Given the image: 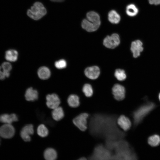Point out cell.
Returning a JSON list of instances; mask_svg holds the SVG:
<instances>
[{"label": "cell", "instance_id": "obj_31", "mask_svg": "<svg viewBox=\"0 0 160 160\" xmlns=\"http://www.w3.org/2000/svg\"><path fill=\"white\" fill-rule=\"evenodd\" d=\"M1 67L3 70L9 72L12 68V66L11 64L7 62L3 63L2 64Z\"/></svg>", "mask_w": 160, "mask_h": 160}, {"label": "cell", "instance_id": "obj_35", "mask_svg": "<svg viewBox=\"0 0 160 160\" xmlns=\"http://www.w3.org/2000/svg\"><path fill=\"white\" fill-rule=\"evenodd\" d=\"M53 2L62 3L64 2L65 0H51Z\"/></svg>", "mask_w": 160, "mask_h": 160}, {"label": "cell", "instance_id": "obj_8", "mask_svg": "<svg viewBox=\"0 0 160 160\" xmlns=\"http://www.w3.org/2000/svg\"><path fill=\"white\" fill-rule=\"evenodd\" d=\"M15 133V129L11 124H5L0 127V136L3 138H10Z\"/></svg>", "mask_w": 160, "mask_h": 160}, {"label": "cell", "instance_id": "obj_7", "mask_svg": "<svg viewBox=\"0 0 160 160\" xmlns=\"http://www.w3.org/2000/svg\"><path fill=\"white\" fill-rule=\"evenodd\" d=\"M120 43V37L116 33H113L111 36H107L103 41V45L109 49L115 48L119 45Z\"/></svg>", "mask_w": 160, "mask_h": 160}, {"label": "cell", "instance_id": "obj_21", "mask_svg": "<svg viewBox=\"0 0 160 160\" xmlns=\"http://www.w3.org/2000/svg\"><path fill=\"white\" fill-rule=\"evenodd\" d=\"M37 73L39 77L43 80L48 79L51 75L49 69L45 66L40 67Z\"/></svg>", "mask_w": 160, "mask_h": 160}, {"label": "cell", "instance_id": "obj_22", "mask_svg": "<svg viewBox=\"0 0 160 160\" xmlns=\"http://www.w3.org/2000/svg\"><path fill=\"white\" fill-rule=\"evenodd\" d=\"M125 11L128 16L131 17H133L138 14L139 10L135 4H130L126 6Z\"/></svg>", "mask_w": 160, "mask_h": 160}, {"label": "cell", "instance_id": "obj_13", "mask_svg": "<svg viewBox=\"0 0 160 160\" xmlns=\"http://www.w3.org/2000/svg\"><path fill=\"white\" fill-rule=\"evenodd\" d=\"M117 123L119 126L125 131L128 130L131 126V123L129 119L123 115L118 117Z\"/></svg>", "mask_w": 160, "mask_h": 160}, {"label": "cell", "instance_id": "obj_25", "mask_svg": "<svg viewBox=\"0 0 160 160\" xmlns=\"http://www.w3.org/2000/svg\"><path fill=\"white\" fill-rule=\"evenodd\" d=\"M17 52L14 49H10L6 52L5 58L6 59L11 62H15L17 60L18 57Z\"/></svg>", "mask_w": 160, "mask_h": 160}, {"label": "cell", "instance_id": "obj_32", "mask_svg": "<svg viewBox=\"0 0 160 160\" xmlns=\"http://www.w3.org/2000/svg\"><path fill=\"white\" fill-rule=\"evenodd\" d=\"M149 3L152 5H158L160 4V0H148Z\"/></svg>", "mask_w": 160, "mask_h": 160}, {"label": "cell", "instance_id": "obj_38", "mask_svg": "<svg viewBox=\"0 0 160 160\" xmlns=\"http://www.w3.org/2000/svg\"><path fill=\"white\" fill-rule=\"evenodd\" d=\"M0 144H1V139H0Z\"/></svg>", "mask_w": 160, "mask_h": 160}, {"label": "cell", "instance_id": "obj_6", "mask_svg": "<svg viewBox=\"0 0 160 160\" xmlns=\"http://www.w3.org/2000/svg\"><path fill=\"white\" fill-rule=\"evenodd\" d=\"M89 116L87 113H81L74 118L73 123L80 130L84 131L87 128V119Z\"/></svg>", "mask_w": 160, "mask_h": 160}, {"label": "cell", "instance_id": "obj_3", "mask_svg": "<svg viewBox=\"0 0 160 160\" xmlns=\"http://www.w3.org/2000/svg\"><path fill=\"white\" fill-rule=\"evenodd\" d=\"M88 158L90 160H113V153L104 145L99 144L95 147Z\"/></svg>", "mask_w": 160, "mask_h": 160}, {"label": "cell", "instance_id": "obj_11", "mask_svg": "<svg viewBox=\"0 0 160 160\" xmlns=\"http://www.w3.org/2000/svg\"><path fill=\"white\" fill-rule=\"evenodd\" d=\"M34 133L33 127L32 124H28L25 125L21 129L20 135L23 139L25 141H30V135Z\"/></svg>", "mask_w": 160, "mask_h": 160}, {"label": "cell", "instance_id": "obj_14", "mask_svg": "<svg viewBox=\"0 0 160 160\" xmlns=\"http://www.w3.org/2000/svg\"><path fill=\"white\" fill-rule=\"evenodd\" d=\"M100 73L99 68L96 66L87 67L84 71V73L86 76L88 78L95 79L97 78Z\"/></svg>", "mask_w": 160, "mask_h": 160}, {"label": "cell", "instance_id": "obj_27", "mask_svg": "<svg viewBox=\"0 0 160 160\" xmlns=\"http://www.w3.org/2000/svg\"><path fill=\"white\" fill-rule=\"evenodd\" d=\"M37 133L39 136L44 137L48 135L49 131L45 125L41 124L37 127Z\"/></svg>", "mask_w": 160, "mask_h": 160}, {"label": "cell", "instance_id": "obj_36", "mask_svg": "<svg viewBox=\"0 0 160 160\" xmlns=\"http://www.w3.org/2000/svg\"><path fill=\"white\" fill-rule=\"evenodd\" d=\"M86 159H87L86 158H85V157H81L79 159L80 160H86Z\"/></svg>", "mask_w": 160, "mask_h": 160}, {"label": "cell", "instance_id": "obj_37", "mask_svg": "<svg viewBox=\"0 0 160 160\" xmlns=\"http://www.w3.org/2000/svg\"><path fill=\"white\" fill-rule=\"evenodd\" d=\"M159 100L160 101V93L159 94Z\"/></svg>", "mask_w": 160, "mask_h": 160}, {"label": "cell", "instance_id": "obj_18", "mask_svg": "<svg viewBox=\"0 0 160 160\" xmlns=\"http://www.w3.org/2000/svg\"><path fill=\"white\" fill-rule=\"evenodd\" d=\"M38 93L37 91L32 87L28 88L26 90L25 97L26 100L28 101H34L38 99Z\"/></svg>", "mask_w": 160, "mask_h": 160}, {"label": "cell", "instance_id": "obj_19", "mask_svg": "<svg viewBox=\"0 0 160 160\" xmlns=\"http://www.w3.org/2000/svg\"><path fill=\"white\" fill-rule=\"evenodd\" d=\"M86 19L89 21L96 24L101 25L100 17L97 12L94 11H91L88 12L86 14Z\"/></svg>", "mask_w": 160, "mask_h": 160}, {"label": "cell", "instance_id": "obj_30", "mask_svg": "<svg viewBox=\"0 0 160 160\" xmlns=\"http://www.w3.org/2000/svg\"><path fill=\"white\" fill-rule=\"evenodd\" d=\"M55 67L59 69L65 68L67 66V63L64 59H61L56 61L55 63Z\"/></svg>", "mask_w": 160, "mask_h": 160}, {"label": "cell", "instance_id": "obj_23", "mask_svg": "<svg viewBox=\"0 0 160 160\" xmlns=\"http://www.w3.org/2000/svg\"><path fill=\"white\" fill-rule=\"evenodd\" d=\"M67 102L69 105L72 108H76L80 105L79 98L76 95H70L68 98Z\"/></svg>", "mask_w": 160, "mask_h": 160}, {"label": "cell", "instance_id": "obj_17", "mask_svg": "<svg viewBox=\"0 0 160 160\" xmlns=\"http://www.w3.org/2000/svg\"><path fill=\"white\" fill-rule=\"evenodd\" d=\"M108 18L110 23L114 24L119 23L121 20V17L119 14L115 10H111L108 13Z\"/></svg>", "mask_w": 160, "mask_h": 160}, {"label": "cell", "instance_id": "obj_26", "mask_svg": "<svg viewBox=\"0 0 160 160\" xmlns=\"http://www.w3.org/2000/svg\"><path fill=\"white\" fill-rule=\"evenodd\" d=\"M148 143L151 146L153 147L157 146L160 143V137L157 135H152L148 138Z\"/></svg>", "mask_w": 160, "mask_h": 160}, {"label": "cell", "instance_id": "obj_24", "mask_svg": "<svg viewBox=\"0 0 160 160\" xmlns=\"http://www.w3.org/2000/svg\"><path fill=\"white\" fill-rule=\"evenodd\" d=\"M44 158L47 160H54L57 158V153L53 148H48L44 151Z\"/></svg>", "mask_w": 160, "mask_h": 160}, {"label": "cell", "instance_id": "obj_5", "mask_svg": "<svg viewBox=\"0 0 160 160\" xmlns=\"http://www.w3.org/2000/svg\"><path fill=\"white\" fill-rule=\"evenodd\" d=\"M153 103L148 102L140 106L132 113L133 122L135 126L140 123L147 115L155 107Z\"/></svg>", "mask_w": 160, "mask_h": 160}, {"label": "cell", "instance_id": "obj_10", "mask_svg": "<svg viewBox=\"0 0 160 160\" xmlns=\"http://www.w3.org/2000/svg\"><path fill=\"white\" fill-rule=\"evenodd\" d=\"M46 99L47 106L52 109L59 106L60 103V100L58 96L54 93L47 95Z\"/></svg>", "mask_w": 160, "mask_h": 160}, {"label": "cell", "instance_id": "obj_20", "mask_svg": "<svg viewBox=\"0 0 160 160\" xmlns=\"http://www.w3.org/2000/svg\"><path fill=\"white\" fill-rule=\"evenodd\" d=\"M52 115L54 120L57 121L61 120L63 118L64 115L62 108L58 106L53 109L52 112Z\"/></svg>", "mask_w": 160, "mask_h": 160}, {"label": "cell", "instance_id": "obj_4", "mask_svg": "<svg viewBox=\"0 0 160 160\" xmlns=\"http://www.w3.org/2000/svg\"><path fill=\"white\" fill-rule=\"evenodd\" d=\"M47 13V10L45 6L39 1L35 2L28 9L26 12L27 16L31 19L36 21L39 20Z\"/></svg>", "mask_w": 160, "mask_h": 160}, {"label": "cell", "instance_id": "obj_15", "mask_svg": "<svg viewBox=\"0 0 160 160\" xmlns=\"http://www.w3.org/2000/svg\"><path fill=\"white\" fill-rule=\"evenodd\" d=\"M81 25L82 28L88 32L96 31L100 25L94 23L86 18L82 20Z\"/></svg>", "mask_w": 160, "mask_h": 160}, {"label": "cell", "instance_id": "obj_16", "mask_svg": "<svg viewBox=\"0 0 160 160\" xmlns=\"http://www.w3.org/2000/svg\"><path fill=\"white\" fill-rule=\"evenodd\" d=\"M18 120L17 116L15 113L3 114L0 115V121L5 124H11Z\"/></svg>", "mask_w": 160, "mask_h": 160}, {"label": "cell", "instance_id": "obj_28", "mask_svg": "<svg viewBox=\"0 0 160 160\" xmlns=\"http://www.w3.org/2000/svg\"><path fill=\"white\" fill-rule=\"evenodd\" d=\"M82 91L86 96L90 97L93 94V90L91 86L89 84H85L83 87Z\"/></svg>", "mask_w": 160, "mask_h": 160}, {"label": "cell", "instance_id": "obj_12", "mask_svg": "<svg viewBox=\"0 0 160 160\" xmlns=\"http://www.w3.org/2000/svg\"><path fill=\"white\" fill-rule=\"evenodd\" d=\"M143 49V43L140 40H137L132 42L130 49L134 57L136 58L139 56Z\"/></svg>", "mask_w": 160, "mask_h": 160}, {"label": "cell", "instance_id": "obj_2", "mask_svg": "<svg viewBox=\"0 0 160 160\" xmlns=\"http://www.w3.org/2000/svg\"><path fill=\"white\" fill-rule=\"evenodd\" d=\"M114 151L113 160H136L137 158L129 143L124 139L118 141Z\"/></svg>", "mask_w": 160, "mask_h": 160}, {"label": "cell", "instance_id": "obj_1", "mask_svg": "<svg viewBox=\"0 0 160 160\" xmlns=\"http://www.w3.org/2000/svg\"><path fill=\"white\" fill-rule=\"evenodd\" d=\"M116 115L97 113L91 117L89 123L90 134L98 138L117 140L124 139L126 133L117 126Z\"/></svg>", "mask_w": 160, "mask_h": 160}, {"label": "cell", "instance_id": "obj_33", "mask_svg": "<svg viewBox=\"0 0 160 160\" xmlns=\"http://www.w3.org/2000/svg\"><path fill=\"white\" fill-rule=\"evenodd\" d=\"M2 68V67L0 66V79L3 80L5 78V76L4 72L1 71V70Z\"/></svg>", "mask_w": 160, "mask_h": 160}, {"label": "cell", "instance_id": "obj_9", "mask_svg": "<svg viewBox=\"0 0 160 160\" xmlns=\"http://www.w3.org/2000/svg\"><path fill=\"white\" fill-rule=\"evenodd\" d=\"M114 98L118 101H121L125 98V90L124 87L119 84H115L112 89Z\"/></svg>", "mask_w": 160, "mask_h": 160}, {"label": "cell", "instance_id": "obj_29", "mask_svg": "<svg viewBox=\"0 0 160 160\" xmlns=\"http://www.w3.org/2000/svg\"><path fill=\"white\" fill-rule=\"evenodd\" d=\"M114 75L117 79L120 81H123L126 78V75L124 70L120 69L116 70Z\"/></svg>", "mask_w": 160, "mask_h": 160}, {"label": "cell", "instance_id": "obj_34", "mask_svg": "<svg viewBox=\"0 0 160 160\" xmlns=\"http://www.w3.org/2000/svg\"><path fill=\"white\" fill-rule=\"evenodd\" d=\"M3 72L5 77H9L10 75V73L9 71L3 70Z\"/></svg>", "mask_w": 160, "mask_h": 160}]
</instances>
